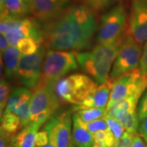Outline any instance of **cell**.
I'll return each instance as SVG.
<instances>
[{"label":"cell","instance_id":"3957f363","mask_svg":"<svg viewBox=\"0 0 147 147\" xmlns=\"http://www.w3.org/2000/svg\"><path fill=\"white\" fill-rule=\"evenodd\" d=\"M78 63L76 53L58 50L47 51L38 84L55 86L64 75L78 68Z\"/></svg>","mask_w":147,"mask_h":147},{"label":"cell","instance_id":"2e32d148","mask_svg":"<svg viewBox=\"0 0 147 147\" xmlns=\"http://www.w3.org/2000/svg\"><path fill=\"white\" fill-rule=\"evenodd\" d=\"M2 54L3 59V69L7 78L12 79L16 74L19 66L21 53L18 48L14 46H9Z\"/></svg>","mask_w":147,"mask_h":147},{"label":"cell","instance_id":"f546056e","mask_svg":"<svg viewBox=\"0 0 147 147\" xmlns=\"http://www.w3.org/2000/svg\"><path fill=\"white\" fill-rule=\"evenodd\" d=\"M138 117L139 120H142L147 117V91L142 96L140 105L138 107Z\"/></svg>","mask_w":147,"mask_h":147},{"label":"cell","instance_id":"d6986e66","mask_svg":"<svg viewBox=\"0 0 147 147\" xmlns=\"http://www.w3.org/2000/svg\"><path fill=\"white\" fill-rule=\"evenodd\" d=\"M33 94L26 88H17L12 91L10 95L8 102L7 104L3 113H14L15 110L27 101L31 100Z\"/></svg>","mask_w":147,"mask_h":147},{"label":"cell","instance_id":"4fadbf2b","mask_svg":"<svg viewBox=\"0 0 147 147\" xmlns=\"http://www.w3.org/2000/svg\"><path fill=\"white\" fill-rule=\"evenodd\" d=\"M129 35L139 43L147 42V0H131Z\"/></svg>","mask_w":147,"mask_h":147},{"label":"cell","instance_id":"5bb4252c","mask_svg":"<svg viewBox=\"0 0 147 147\" xmlns=\"http://www.w3.org/2000/svg\"><path fill=\"white\" fill-rule=\"evenodd\" d=\"M115 83V80L109 78V79L104 84H100L96 88V89L95 90L88 98H86L82 103L74 105V110L78 111L79 110L92 108V107L106 108L109 103L110 93H111V91H112Z\"/></svg>","mask_w":147,"mask_h":147},{"label":"cell","instance_id":"484cf974","mask_svg":"<svg viewBox=\"0 0 147 147\" xmlns=\"http://www.w3.org/2000/svg\"><path fill=\"white\" fill-rule=\"evenodd\" d=\"M104 118L105 119L106 123L108 124L109 129L113 133V135L115 137L116 141L118 142L121 137H123V133L125 132L124 127L123 126V124L115 118H113L109 115H105Z\"/></svg>","mask_w":147,"mask_h":147},{"label":"cell","instance_id":"7a4b0ae2","mask_svg":"<svg viewBox=\"0 0 147 147\" xmlns=\"http://www.w3.org/2000/svg\"><path fill=\"white\" fill-rule=\"evenodd\" d=\"M123 39L105 43H97L90 52L76 53V58L82 69L97 84L109 79V73L115 62Z\"/></svg>","mask_w":147,"mask_h":147},{"label":"cell","instance_id":"603a6c76","mask_svg":"<svg viewBox=\"0 0 147 147\" xmlns=\"http://www.w3.org/2000/svg\"><path fill=\"white\" fill-rule=\"evenodd\" d=\"M42 42L34 38L27 37L21 39L17 43L16 47L22 55H31L36 53L39 47L42 46Z\"/></svg>","mask_w":147,"mask_h":147},{"label":"cell","instance_id":"9a60e30c","mask_svg":"<svg viewBox=\"0 0 147 147\" xmlns=\"http://www.w3.org/2000/svg\"><path fill=\"white\" fill-rule=\"evenodd\" d=\"M32 0H0L1 17H24L31 15Z\"/></svg>","mask_w":147,"mask_h":147},{"label":"cell","instance_id":"f1b7e54d","mask_svg":"<svg viewBox=\"0 0 147 147\" xmlns=\"http://www.w3.org/2000/svg\"><path fill=\"white\" fill-rule=\"evenodd\" d=\"M135 134H132L129 131H126L123 137L117 142L116 146L117 147H131L132 146V141Z\"/></svg>","mask_w":147,"mask_h":147},{"label":"cell","instance_id":"4316f807","mask_svg":"<svg viewBox=\"0 0 147 147\" xmlns=\"http://www.w3.org/2000/svg\"><path fill=\"white\" fill-rule=\"evenodd\" d=\"M9 85L5 79H1L0 84V112L1 115L3 114L7 104L9 100Z\"/></svg>","mask_w":147,"mask_h":147},{"label":"cell","instance_id":"ab89813d","mask_svg":"<svg viewBox=\"0 0 147 147\" xmlns=\"http://www.w3.org/2000/svg\"><path fill=\"white\" fill-rule=\"evenodd\" d=\"M111 147H117L116 146H111Z\"/></svg>","mask_w":147,"mask_h":147},{"label":"cell","instance_id":"836d02e7","mask_svg":"<svg viewBox=\"0 0 147 147\" xmlns=\"http://www.w3.org/2000/svg\"><path fill=\"white\" fill-rule=\"evenodd\" d=\"M139 132L142 138L147 142V117L140 120L139 123Z\"/></svg>","mask_w":147,"mask_h":147},{"label":"cell","instance_id":"6da1fadb","mask_svg":"<svg viewBox=\"0 0 147 147\" xmlns=\"http://www.w3.org/2000/svg\"><path fill=\"white\" fill-rule=\"evenodd\" d=\"M96 29L93 11L86 5L73 7L47 26V44L58 51L84 50L90 47Z\"/></svg>","mask_w":147,"mask_h":147},{"label":"cell","instance_id":"e0dca14e","mask_svg":"<svg viewBox=\"0 0 147 147\" xmlns=\"http://www.w3.org/2000/svg\"><path fill=\"white\" fill-rule=\"evenodd\" d=\"M72 141L77 147H92L94 142L92 134L80 124L76 113L73 115Z\"/></svg>","mask_w":147,"mask_h":147},{"label":"cell","instance_id":"7402d4cb","mask_svg":"<svg viewBox=\"0 0 147 147\" xmlns=\"http://www.w3.org/2000/svg\"><path fill=\"white\" fill-rule=\"evenodd\" d=\"M139 99L135 96H128L124 99L117 101L114 105L106 108L105 115H111L114 113L120 110L129 111V112H136L137 105Z\"/></svg>","mask_w":147,"mask_h":147},{"label":"cell","instance_id":"277c9868","mask_svg":"<svg viewBox=\"0 0 147 147\" xmlns=\"http://www.w3.org/2000/svg\"><path fill=\"white\" fill-rule=\"evenodd\" d=\"M97 84L82 74H74L57 81L54 89L59 98L73 105H79L92 94Z\"/></svg>","mask_w":147,"mask_h":147},{"label":"cell","instance_id":"1f68e13d","mask_svg":"<svg viewBox=\"0 0 147 147\" xmlns=\"http://www.w3.org/2000/svg\"><path fill=\"white\" fill-rule=\"evenodd\" d=\"M14 137L9 136L4 132L1 131L0 137V147H14L13 145Z\"/></svg>","mask_w":147,"mask_h":147},{"label":"cell","instance_id":"d4e9b609","mask_svg":"<svg viewBox=\"0 0 147 147\" xmlns=\"http://www.w3.org/2000/svg\"><path fill=\"white\" fill-rule=\"evenodd\" d=\"M79 123H80V124L84 127V128H86L88 131H90L92 134H94L95 132H96V131H98L107 130L109 128L108 127V124H107L106 120H105V119L104 117L100 118V119H96V120L92 121V122H88V123H85V122L81 121L79 118Z\"/></svg>","mask_w":147,"mask_h":147},{"label":"cell","instance_id":"74e56055","mask_svg":"<svg viewBox=\"0 0 147 147\" xmlns=\"http://www.w3.org/2000/svg\"><path fill=\"white\" fill-rule=\"evenodd\" d=\"M38 147H57V146H55L54 144L51 143V142H49L48 144L45 145V146H38Z\"/></svg>","mask_w":147,"mask_h":147},{"label":"cell","instance_id":"8992f818","mask_svg":"<svg viewBox=\"0 0 147 147\" xmlns=\"http://www.w3.org/2000/svg\"><path fill=\"white\" fill-rule=\"evenodd\" d=\"M36 88L30 102V123L41 127L53 117L59 101L54 86L38 84Z\"/></svg>","mask_w":147,"mask_h":147},{"label":"cell","instance_id":"4dcf8cb0","mask_svg":"<svg viewBox=\"0 0 147 147\" xmlns=\"http://www.w3.org/2000/svg\"><path fill=\"white\" fill-rule=\"evenodd\" d=\"M49 143V136L48 132L45 129L42 131H38L36 134V139H35V144L36 146H42Z\"/></svg>","mask_w":147,"mask_h":147},{"label":"cell","instance_id":"83f0119b","mask_svg":"<svg viewBox=\"0 0 147 147\" xmlns=\"http://www.w3.org/2000/svg\"><path fill=\"white\" fill-rule=\"evenodd\" d=\"M117 0H85V5L92 11H101L113 5Z\"/></svg>","mask_w":147,"mask_h":147},{"label":"cell","instance_id":"ac0fdd59","mask_svg":"<svg viewBox=\"0 0 147 147\" xmlns=\"http://www.w3.org/2000/svg\"><path fill=\"white\" fill-rule=\"evenodd\" d=\"M41 127L37 123H30L23 127L13 138L14 147H35L36 134Z\"/></svg>","mask_w":147,"mask_h":147},{"label":"cell","instance_id":"9c48e42d","mask_svg":"<svg viewBox=\"0 0 147 147\" xmlns=\"http://www.w3.org/2000/svg\"><path fill=\"white\" fill-rule=\"evenodd\" d=\"M126 25L127 13L124 7L123 4L115 5L101 16L96 41L98 43H105L123 39Z\"/></svg>","mask_w":147,"mask_h":147},{"label":"cell","instance_id":"cb8c5ba5","mask_svg":"<svg viewBox=\"0 0 147 147\" xmlns=\"http://www.w3.org/2000/svg\"><path fill=\"white\" fill-rule=\"evenodd\" d=\"M76 114L78 115L80 120L85 123H88L105 117L106 114V108L92 107V108L83 109V110H78Z\"/></svg>","mask_w":147,"mask_h":147},{"label":"cell","instance_id":"d590c367","mask_svg":"<svg viewBox=\"0 0 147 147\" xmlns=\"http://www.w3.org/2000/svg\"><path fill=\"white\" fill-rule=\"evenodd\" d=\"M9 42L5 34H0V49H1V53H3L7 47H9Z\"/></svg>","mask_w":147,"mask_h":147},{"label":"cell","instance_id":"ba28073f","mask_svg":"<svg viewBox=\"0 0 147 147\" xmlns=\"http://www.w3.org/2000/svg\"><path fill=\"white\" fill-rule=\"evenodd\" d=\"M142 50V44L134 40L131 35L125 37L113 65L110 74V79L116 80L137 69L138 65H140Z\"/></svg>","mask_w":147,"mask_h":147},{"label":"cell","instance_id":"7c38bea8","mask_svg":"<svg viewBox=\"0 0 147 147\" xmlns=\"http://www.w3.org/2000/svg\"><path fill=\"white\" fill-rule=\"evenodd\" d=\"M72 0H32L31 15L42 22L52 23L70 8Z\"/></svg>","mask_w":147,"mask_h":147},{"label":"cell","instance_id":"8d00e7d4","mask_svg":"<svg viewBox=\"0 0 147 147\" xmlns=\"http://www.w3.org/2000/svg\"><path fill=\"white\" fill-rule=\"evenodd\" d=\"M92 147H107V146L103 141H96V140H94Z\"/></svg>","mask_w":147,"mask_h":147},{"label":"cell","instance_id":"d6a6232c","mask_svg":"<svg viewBox=\"0 0 147 147\" xmlns=\"http://www.w3.org/2000/svg\"><path fill=\"white\" fill-rule=\"evenodd\" d=\"M139 69H141L142 73L147 74V42H146L145 46L143 47L142 50V57L140 61V67Z\"/></svg>","mask_w":147,"mask_h":147},{"label":"cell","instance_id":"ffe728a7","mask_svg":"<svg viewBox=\"0 0 147 147\" xmlns=\"http://www.w3.org/2000/svg\"><path fill=\"white\" fill-rule=\"evenodd\" d=\"M109 116L117 119L123 124V126L124 127L126 131H129L132 134H137L139 129V121H140L137 112L120 110Z\"/></svg>","mask_w":147,"mask_h":147},{"label":"cell","instance_id":"52a82bcc","mask_svg":"<svg viewBox=\"0 0 147 147\" xmlns=\"http://www.w3.org/2000/svg\"><path fill=\"white\" fill-rule=\"evenodd\" d=\"M146 88L147 74L142 73L139 68L136 69L116 79L107 107L128 96H135L140 99Z\"/></svg>","mask_w":147,"mask_h":147},{"label":"cell","instance_id":"e575fe53","mask_svg":"<svg viewBox=\"0 0 147 147\" xmlns=\"http://www.w3.org/2000/svg\"><path fill=\"white\" fill-rule=\"evenodd\" d=\"M131 147H147V142L142 138V136L135 134L133 137Z\"/></svg>","mask_w":147,"mask_h":147},{"label":"cell","instance_id":"44dd1931","mask_svg":"<svg viewBox=\"0 0 147 147\" xmlns=\"http://www.w3.org/2000/svg\"><path fill=\"white\" fill-rule=\"evenodd\" d=\"M22 127L21 119L14 113H3L1 115V131L15 137Z\"/></svg>","mask_w":147,"mask_h":147},{"label":"cell","instance_id":"f35d334b","mask_svg":"<svg viewBox=\"0 0 147 147\" xmlns=\"http://www.w3.org/2000/svg\"><path fill=\"white\" fill-rule=\"evenodd\" d=\"M69 147H77V146H75V145H74V144L73 143V144H72V145H71V146H70Z\"/></svg>","mask_w":147,"mask_h":147},{"label":"cell","instance_id":"5b68a950","mask_svg":"<svg viewBox=\"0 0 147 147\" xmlns=\"http://www.w3.org/2000/svg\"><path fill=\"white\" fill-rule=\"evenodd\" d=\"M0 33L5 34L9 45L14 47H16L21 39L27 37H31L42 42L44 40V34L38 23L27 16L1 17Z\"/></svg>","mask_w":147,"mask_h":147},{"label":"cell","instance_id":"8fae6325","mask_svg":"<svg viewBox=\"0 0 147 147\" xmlns=\"http://www.w3.org/2000/svg\"><path fill=\"white\" fill-rule=\"evenodd\" d=\"M72 120L69 111L52 117L47 122L44 129L48 132L49 142L57 147H69L72 141Z\"/></svg>","mask_w":147,"mask_h":147},{"label":"cell","instance_id":"30bf717a","mask_svg":"<svg viewBox=\"0 0 147 147\" xmlns=\"http://www.w3.org/2000/svg\"><path fill=\"white\" fill-rule=\"evenodd\" d=\"M45 55V48L42 46L34 54H21L16 74L20 82L27 88H34L39 84Z\"/></svg>","mask_w":147,"mask_h":147}]
</instances>
